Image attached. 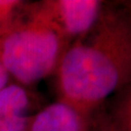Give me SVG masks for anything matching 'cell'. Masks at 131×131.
Segmentation results:
<instances>
[{"instance_id":"obj_2","label":"cell","mask_w":131,"mask_h":131,"mask_svg":"<svg viewBox=\"0 0 131 131\" xmlns=\"http://www.w3.org/2000/svg\"><path fill=\"white\" fill-rule=\"evenodd\" d=\"M70 43L23 13L0 37V63L12 82L30 88L56 74Z\"/></svg>"},{"instance_id":"obj_4","label":"cell","mask_w":131,"mask_h":131,"mask_svg":"<svg viewBox=\"0 0 131 131\" xmlns=\"http://www.w3.org/2000/svg\"><path fill=\"white\" fill-rule=\"evenodd\" d=\"M36 98L30 88L15 82L0 90V131H25Z\"/></svg>"},{"instance_id":"obj_7","label":"cell","mask_w":131,"mask_h":131,"mask_svg":"<svg viewBox=\"0 0 131 131\" xmlns=\"http://www.w3.org/2000/svg\"><path fill=\"white\" fill-rule=\"evenodd\" d=\"M86 131H114L109 122L106 119L102 108L90 117Z\"/></svg>"},{"instance_id":"obj_3","label":"cell","mask_w":131,"mask_h":131,"mask_svg":"<svg viewBox=\"0 0 131 131\" xmlns=\"http://www.w3.org/2000/svg\"><path fill=\"white\" fill-rule=\"evenodd\" d=\"M105 5L101 0L26 1L24 15L52 28L71 44L93 30Z\"/></svg>"},{"instance_id":"obj_1","label":"cell","mask_w":131,"mask_h":131,"mask_svg":"<svg viewBox=\"0 0 131 131\" xmlns=\"http://www.w3.org/2000/svg\"><path fill=\"white\" fill-rule=\"evenodd\" d=\"M58 101L91 117L131 82V15L106 2L91 32L70 44L56 72Z\"/></svg>"},{"instance_id":"obj_9","label":"cell","mask_w":131,"mask_h":131,"mask_svg":"<svg viewBox=\"0 0 131 131\" xmlns=\"http://www.w3.org/2000/svg\"><path fill=\"white\" fill-rule=\"evenodd\" d=\"M117 2L118 5L121 6L131 15V0H125V1H117Z\"/></svg>"},{"instance_id":"obj_8","label":"cell","mask_w":131,"mask_h":131,"mask_svg":"<svg viewBox=\"0 0 131 131\" xmlns=\"http://www.w3.org/2000/svg\"><path fill=\"white\" fill-rule=\"evenodd\" d=\"M12 82L10 75L8 74V72L6 71V69L2 67V64L0 63V90L7 86L8 84Z\"/></svg>"},{"instance_id":"obj_5","label":"cell","mask_w":131,"mask_h":131,"mask_svg":"<svg viewBox=\"0 0 131 131\" xmlns=\"http://www.w3.org/2000/svg\"><path fill=\"white\" fill-rule=\"evenodd\" d=\"M89 121L90 117L57 100L33 115L25 131H86Z\"/></svg>"},{"instance_id":"obj_6","label":"cell","mask_w":131,"mask_h":131,"mask_svg":"<svg viewBox=\"0 0 131 131\" xmlns=\"http://www.w3.org/2000/svg\"><path fill=\"white\" fill-rule=\"evenodd\" d=\"M102 110L114 131H131V82L109 98Z\"/></svg>"}]
</instances>
